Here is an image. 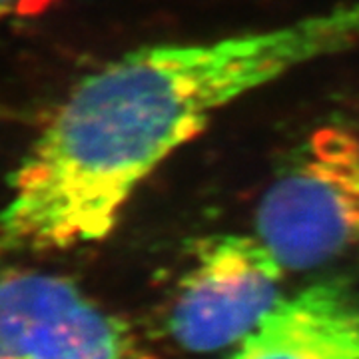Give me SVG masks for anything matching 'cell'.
I'll return each mask as SVG.
<instances>
[{
	"label": "cell",
	"instance_id": "6da1fadb",
	"mask_svg": "<svg viewBox=\"0 0 359 359\" xmlns=\"http://www.w3.org/2000/svg\"><path fill=\"white\" fill-rule=\"evenodd\" d=\"M359 50V0L290 22L148 44L78 82L8 178L0 257L108 238L140 186L233 102Z\"/></svg>",
	"mask_w": 359,
	"mask_h": 359
},
{
	"label": "cell",
	"instance_id": "7a4b0ae2",
	"mask_svg": "<svg viewBox=\"0 0 359 359\" xmlns=\"http://www.w3.org/2000/svg\"><path fill=\"white\" fill-rule=\"evenodd\" d=\"M256 236L285 269L359 252V118L321 124L283 158L257 205Z\"/></svg>",
	"mask_w": 359,
	"mask_h": 359
},
{
	"label": "cell",
	"instance_id": "3957f363",
	"mask_svg": "<svg viewBox=\"0 0 359 359\" xmlns=\"http://www.w3.org/2000/svg\"><path fill=\"white\" fill-rule=\"evenodd\" d=\"M285 268L256 233H222L198 245L170 311V334L194 353L244 341L280 304Z\"/></svg>",
	"mask_w": 359,
	"mask_h": 359
},
{
	"label": "cell",
	"instance_id": "277c9868",
	"mask_svg": "<svg viewBox=\"0 0 359 359\" xmlns=\"http://www.w3.org/2000/svg\"><path fill=\"white\" fill-rule=\"evenodd\" d=\"M0 359H158L68 278L0 273Z\"/></svg>",
	"mask_w": 359,
	"mask_h": 359
},
{
	"label": "cell",
	"instance_id": "5b68a950",
	"mask_svg": "<svg viewBox=\"0 0 359 359\" xmlns=\"http://www.w3.org/2000/svg\"><path fill=\"white\" fill-rule=\"evenodd\" d=\"M230 359H359V294L344 282L280 302Z\"/></svg>",
	"mask_w": 359,
	"mask_h": 359
},
{
	"label": "cell",
	"instance_id": "8992f818",
	"mask_svg": "<svg viewBox=\"0 0 359 359\" xmlns=\"http://www.w3.org/2000/svg\"><path fill=\"white\" fill-rule=\"evenodd\" d=\"M30 0H0V22L13 18L14 14L25 13Z\"/></svg>",
	"mask_w": 359,
	"mask_h": 359
}]
</instances>
